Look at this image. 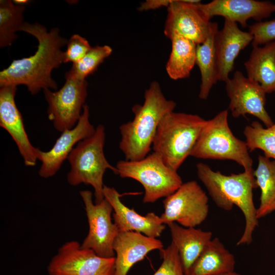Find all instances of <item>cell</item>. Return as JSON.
Wrapping results in <instances>:
<instances>
[{
	"mask_svg": "<svg viewBox=\"0 0 275 275\" xmlns=\"http://www.w3.org/2000/svg\"><path fill=\"white\" fill-rule=\"evenodd\" d=\"M20 31L37 39V50L29 57L13 60L1 71L0 87L23 85L33 95L42 89L56 90L57 84L51 77V72L64 63L61 48L68 40L60 35L58 28L48 32L44 26L37 23L24 22Z\"/></svg>",
	"mask_w": 275,
	"mask_h": 275,
	"instance_id": "cell-1",
	"label": "cell"
},
{
	"mask_svg": "<svg viewBox=\"0 0 275 275\" xmlns=\"http://www.w3.org/2000/svg\"><path fill=\"white\" fill-rule=\"evenodd\" d=\"M196 168L199 179L218 207L230 211L235 205L241 210L245 226L236 245L250 244L259 223L253 200V189L258 187L254 170L226 175L202 162L198 163Z\"/></svg>",
	"mask_w": 275,
	"mask_h": 275,
	"instance_id": "cell-2",
	"label": "cell"
},
{
	"mask_svg": "<svg viewBox=\"0 0 275 275\" xmlns=\"http://www.w3.org/2000/svg\"><path fill=\"white\" fill-rule=\"evenodd\" d=\"M176 106L174 101L165 97L157 81L150 84L145 92L143 104L132 108L133 119L119 127V148L125 160H139L148 155L160 122Z\"/></svg>",
	"mask_w": 275,
	"mask_h": 275,
	"instance_id": "cell-3",
	"label": "cell"
},
{
	"mask_svg": "<svg viewBox=\"0 0 275 275\" xmlns=\"http://www.w3.org/2000/svg\"><path fill=\"white\" fill-rule=\"evenodd\" d=\"M206 120L197 115L172 112L160 122L153 142V152L177 172L191 152Z\"/></svg>",
	"mask_w": 275,
	"mask_h": 275,
	"instance_id": "cell-4",
	"label": "cell"
},
{
	"mask_svg": "<svg viewBox=\"0 0 275 275\" xmlns=\"http://www.w3.org/2000/svg\"><path fill=\"white\" fill-rule=\"evenodd\" d=\"M105 128L99 124L92 135L75 146L67 158L70 167L67 175L68 183L72 186L81 183L91 185L94 190L95 203L104 199L103 179L106 170L117 175L116 167L111 165L105 156Z\"/></svg>",
	"mask_w": 275,
	"mask_h": 275,
	"instance_id": "cell-5",
	"label": "cell"
},
{
	"mask_svg": "<svg viewBox=\"0 0 275 275\" xmlns=\"http://www.w3.org/2000/svg\"><path fill=\"white\" fill-rule=\"evenodd\" d=\"M228 112H219L207 120L190 156L200 159L231 160L244 171L253 170V161L245 141L236 138L228 124Z\"/></svg>",
	"mask_w": 275,
	"mask_h": 275,
	"instance_id": "cell-6",
	"label": "cell"
},
{
	"mask_svg": "<svg viewBox=\"0 0 275 275\" xmlns=\"http://www.w3.org/2000/svg\"><path fill=\"white\" fill-rule=\"evenodd\" d=\"M121 178L133 179L143 186L144 203H154L171 195L182 184L177 172L168 167L155 152L139 160H120L116 166Z\"/></svg>",
	"mask_w": 275,
	"mask_h": 275,
	"instance_id": "cell-7",
	"label": "cell"
},
{
	"mask_svg": "<svg viewBox=\"0 0 275 275\" xmlns=\"http://www.w3.org/2000/svg\"><path fill=\"white\" fill-rule=\"evenodd\" d=\"M66 81L58 91L44 90L47 115L55 129L61 132L73 128L82 114L87 96L88 83L67 72Z\"/></svg>",
	"mask_w": 275,
	"mask_h": 275,
	"instance_id": "cell-8",
	"label": "cell"
},
{
	"mask_svg": "<svg viewBox=\"0 0 275 275\" xmlns=\"http://www.w3.org/2000/svg\"><path fill=\"white\" fill-rule=\"evenodd\" d=\"M115 257L104 258L77 241L63 244L47 267L49 275H114Z\"/></svg>",
	"mask_w": 275,
	"mask_h": 275,
	"instance_id": "cell-9",
	"label": "cell"
},
{
	"mask_svg": "<svg viewBox=\"0 0 275 275\" xmlns=\"http://www.w3.org/2000/svg\"><path fill=\"white\" fill-rule=\"evenodd\" d=\"M164 212L160 217L164 224L178 223L184 227H196L207 218L208 198L196 181L182 184L163 201Z\"/></svg>",
	"mask_w": 275,
	"mask_h": 275,
	"instance_id": "cell-10",
	"label": "cell"
},
{
	"mask_svg": "<svg viewBox=\"0 0 275 275\" xmlns=\"http://www.w3.org/2000/svg\"><path fill=\"white\" fill-rule=\"evenodd\" d=\"M79 194L85 205L89 227L81 247L91 249L102 257H115L113 244L119 231L112 221V205L105 198L94 203L90 190H81Z\"/></svg>",
	"mask_w": 275,
	"mask_h": 275,
	"instance_id": "cell-11",
	"label": "cell"
},
{
	"mask_svg": "<svg viewBox=\"0 0 275 275\" xmlns=\"http://www.w3.org/2000/svg\"><path fill=\"white\" fill-rule=\"evenodd\" d=\"M225 84L230 99L228 108L234 118L249 114L257 118L266 127L273 124L265 109L266 93L258 82L236 71Z\"/></svg>",
	"mask_w": 275,
	"mask_h": 275,
	"instance_id": "cell-12",
	"label": "cell"
},
{
	"mask_svg": "<svg viewBox=\"0 0 275 275\" xmlns=\"http://www.w3.org/2000/svg\"><path fill=\"white\" fill-rule=\"evenodd\" d=\"M200 3L196 0H173L167 7L164 35L169 38L176 33L197 45L203 43L209 34L211 22L199 7Z\"/></svg>",
	"mask_w": 275,
	"mask_h": 275,
	"instance_id": "cell-13",
	"label": "cell"
},
{
	"mask_svg": "<svg viewBox=\"0 0 275 275\" xmlns=\"http://www.w3.org/2000/svg\"><path fill=\"white\" fill-rule=\"evenodd\" d=\"M95 129L90 122L89 107L85 104L80 117L73 128L62 132L49 150L38 149L37 159L41 162L39 175L48 178L56 175L75 146L92 135Z\"/></svg>",
	"mask_w": 275,
	"mask_h": 275,
	"instance_id": "cell-14",
	"label": "cell"
},
{
	"mask_svg": "<svg viewBox=\"0 0 275 275\" xmlns=\"http://www.w3.org/2000/svg\"><path fill=\"white\" fill-rule=\"evenodd\" d=\"M17 87L0 88V126L6 130L16 143L18 150L28 167L35 166L37 151L31 143L25 130L23 120L15 100Z\"/></svg>",
	"mask_w": 275,
	"mask_h": 275,
	"instance_id": "cell-15",
	"label": "cell"
},
{
	"mask_svg": "<svg viewBox=\"0 0 275 275\" xmlns=\"http://www.w3.org/2000/svg\"><path fill=\"white\" fill-rule=\"evenodd\" d=\"M198 6L210 20L215 16L239 23L242 28L248 26L247 22L253 19L262 21L275 12V6L269 1L255 0H214L207 4H198Z\"/></svg>",
	"mask_w": 275,
	"mask_h": 275,
	"instance_id": "cell-16",
	"label": "cell"
},
{
	"mask_svg": "<svg viewBox=\"0 0 275 275\" xmlns=\"http://www.w3.org/2000/svg\"><path fill=\"white\" fill-rule=\"evenodd\" d=\"M104 198L112 205L114 213V223L119 232L134 231L149 237L157 238L164 230L165 224L160 216L153 212L143 216L138 213L133 208L130 209L121 201V195L113 187L104 185Z\"/></svg>",
	"mask_w": 275,
	"mask_h": 275,
	"instance_id": "cell-17",
	"label": "cell"
},
{
	"mask_svg": "<svg viewBox=\"0 0 275 275\" xmlns=\"http://www.w3.org/2000/svg\"><path fill=\"white\" fill-rule=\"evenodd\" d=\"M163 248L162 242L156 238L134 231L119 232L113 244L116 254L114 275H127L134 264L150 251Z\"/></svg>",
	"mask_w": 275,
	"mask_h": 275,
	"instance_id": "cell-18",
	"label": "cell"
},
{
	"mask_svg": "<svg viewBox=\"0 0 275 275\" xmlns=\"http://www.w3.org/2000/svg\"><path fill=\"white\" fill-rule=\"evenodd\" d=\"M253 40L249 31H243L237 23L225 19L223 28L217 31L215 38L218 80L225 82L229 78L239 53Z\"/></svg>",
	"mask_w": 275,
	"mask_h": 275,
	"instance_id": "cell-19",
	"label": "cell"
},
{
	"mask_svg": "<svg viewBox=\"0 0 275 275\" xmlns=\"http://www.w3.org/2000/svg\"><path fill=\"white\" fill-rule=\"evenodd\" d=\"M172 241L176 246L186 275L190 268L212 239L211 231L195 227H184L176 222L168 225Z\"/></svg>",
	"mask_w": 275,
	"mask_h": 275,
	"instance_id": "cell-20",
	"label": "cell"
},
{
	"mask_svg": "<svg viewBox=\"0 0 275 275\" xmlns=\"http://www.w3.org/2000/svg\"><path fill=\"white\" fill-rule=\"evenodd\" d=\"M244 66L247 77L258 82L266 94L275 92V40L253 46Z\"/></svg>",
	"mask_w": 275,
	"mask_h": 275,
	"instance_id": "cell-21",
	"label": "cell"
},
{
	"mask_svg": "<svg viewBox=\"0 0 275 275\" xmlns=\"http://www.w3.org/2000/svg\"><path fill=\"white\" fill-rule=\"evenodd\" d=\"M235 265L234 256L215 237L193 264L188 275H219L234 271Z\"/></svg>",
	"mask_w": 275,
	"mask_h": 275,
	"instance_id": "cell-22",
	"label": "cell"
},
{
	"mask_svg": "<svg viewBox=\"0 0 275 275\" xmlns=\"http://www.w3.org/2000/svg\"><path fill=\"white\" fill-rule=\"evenodd\" d=\"M218 31L216 22H211L209 34L205 41L197 45L196 61L201 76L199 97L206 100L213 86L218 81L215 47V38Z\"/></svg>",
	"mask_w": 275,
	"mask_h": 275,
	"instance_id": "cell-23",
	"label": "cell"
},
{
	"mask_svg": "<svg viewBox=\"0 0 275 275\" xmlns=\"http://www.w3.org/2000/svg\"><path fill=\"white\" fill-rule=\"evenodd\" d=\"M172 42L171 52L166 65L169 77L174 80L187 78L196 64V44L176 33L169 38Z\"/></svg>",
	"mask_w": 275,
	"mask_h": 275,
	"instance_id": "cell-24",
	"label": "cell"
},
{
	"mask_svg": "<svg viewBox=\"0 0 275 275\" xmlns=\"http://www.w3.org/2000/svg\"><path fill=\"white\" fill-rule=\"evenodd\" d=\"M254 175L261 190L260 204L257 208L259 219L275 211V160L259 155Z\"/></svg>",
	"mask_w": 275,
	"mask_h": 275,
	"instance_id": "cell-25",
	"label": "cell"
},
{
	"mask_svg": "<svg viewBox=\"0 0 275 275\" xmlns=\"http://www.w3.org/2000/svg\"><path fill=\"white\" fill-rule=\"evenodd\" d=\"M24 6L12 1H0V47H7L17 39L16 32L20 31L24 22Z\"/></svg>",
	"mask_w": 275,
	"mask_h": 275,
	"instance_id": "cell-26",
	"label": "cell"
},
{
	"mask_svg": "<svg viewBox=\"0 0 275 275\" xmlns=\"http://www.w3.org/2000/svg\"><path fill=\"white\" fill-rule=\"evenodd\" d=\"M245 142L250 151L260 149L264 156L275 160V122L264 128L258 121H254L243 130Z\"/></svg>",
	"mask_w": 275,
	"mask_h": 275,
	"instance_id": "cell-27",
	"label": "cell"
},
{
	"mask_svg": "<svg viewBox=\"0 0 275 275\" xmlns=\"http://www.w3.org/2000/svg\"><path fill=\"white\" fill-rule=\"evenodd\" d=\"M112 51V48L108 45L92 47L81 60L73 64L67 72L80 79H85L96 70L105 59L110 56Z\"/></svg>",
	"mask_w": 275,
	"mask_h": 275,
	"instance_id": "cell-28",
	"label": "cell"
},
{
	"mask_svg": "<svg viewBox=\"0 0 275 275\" xmlns=\"http://www.w3.org/2000/svg\"><path fill=\"white\" fill-rule=\"evenodd\" d=\"M160 252L162 262L153 275H186L178 252L172 242Z\"/></svg>",
	"mask_w": 275,
	"mask_h": 275,
	"instance_id": "cell-29",
	"label": "cell"
},
{
	"mask_svg": "<svg viewBox=\"0 0 275 275\" xmlns=\"http://www.w3.org/2000/svg\"><path fill=\"white\" fill-rule=\"evenodd\" d=\"M67 49L63 53V62L76 63L91 49L88 41L81 36L74 34L68 40Z\"/></svg>",
	"mask_w": 275,
	"mask_h": 275,
	"instance_id": "cell-30",
	"label": "cell"
},
{
	"mask_svg": "<svg viewBox=\"0 0 275 275\" xmlns=\"http://www.w3.org/2000/svg\"><path fill=\"white\" fill-rule=\"evenodd\" d=\"M249 26V31L253 35L252 46L264 45L275 40V19L257 22Z\"/></svg>",
	"mask_w": 275,
	"mask_h": 275,
	"instance_id": "cell-31",
	"label": "cell"
},
{
	"mask_svg": "<svg viewBox=\"0 0 275 275\" xmlns=\"http://www.w3.org/2000/svg\"><path fill=\"white\" fill-rule=\"evenodd\" d=\"M173 0H148L141 4L139 8L141 11L155 9L161 7H168Z\"/></svg>",
	"mask_w": 275,
	"mask_h": 275,
	"instance_id": "cell-32",
	"label": "cell"
},
{
	"mask_svg": "<svg viewBox=\"0 0 275 275\" xmlns=\"http://www.w3.org/2000/svg\"><path fill=\"white\" fill-rule=\"evenodd\" d=\"M29 1L28 0H15L13 1V3L15 4L18 5H23L24 6V4H27L29 3Z\"/></svg>",
	"mask_w": 275,
	"mask_h": 275,
	"instance_id": "cell-33",
	"label": "cell"
},
{
	"mask_svg": "<svg viewBox=\"0 0 275 275\" xmlns=\"http://www.w3.org/2000/svg\"><path fill=\"white\" fill-rule=\"evenodd\" d=\"M219 275H241V274L234 271L232 272H228V273H224V274H222Z\"/></svg>",
	"mask_w": 275,
	"mask_h": 275,
	"instance_id": "cell-34",
	"label": "cell"
},
{
	"mask_svg": "<svg viewBox=\"0 0 275 275\" xmlns=\"http://www.w3.org/2000/svg\"><path fill=\"white\" fill-rule=\"evenodd\" d=\"M274 6H275V4H274Z\"/></svg>",
	"mask_w": 275,
	"mask_h": 275,
	"instance_id": "cell-35",
	"label": "cell"
}]
</instances>
